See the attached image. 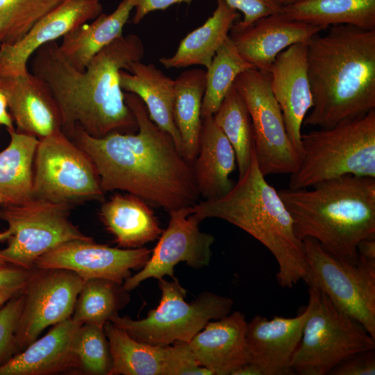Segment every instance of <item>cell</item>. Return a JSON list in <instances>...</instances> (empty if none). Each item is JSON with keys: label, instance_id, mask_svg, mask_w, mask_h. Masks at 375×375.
Returning <instances> with one entry per match:
<instances>
[{"label": "cell", "instance_id": "cell-43", "mask_svg": "<svg viewBox=\"0 0 375 375\" xmlns=\"http://www.w3.org/2000/svg\"><path fill=\"white\" fill-rule=\"evenodd\" d=\"M359 256L367 259L375 260V239H365L361 240L357 246Z\"/></svg>", "mask_w": 375, "mask_h": 375}, {"label": "cell", "instance_id": "cell-13", "mask_svg": "<svg viewBox=\"0 0 375 375\" xmlns=\"http://www.w3.org/2000/svg\"><path fill=\"white\" fill-rule=\"evenodd\" d=\"M85 281L62 269H37L24 289V301L14 347L22 350L47 327L71 318Z\"/></svg>", "mask_w": 375, "mask_h": 375}, {"label": "cell", "instance_id": "cell-45", "mask_svg": "<svg viewBox=\"0 0 375 375\" xmlns=\"http://www.w3.org/2000/svg\"><path fill=\"white\" fill-rule=\"evenodd\" d=\"M12 297H13L8 294H0V310L4 306V304Z\"/></svg>", "mask_w": 375, "mask_h": 375}, {"label": "cell", "instance_id": "cell-41", "mask_svg": "<svg viewBox=\"0 0 375 375\" xmlns=\"http://www.w3.org/2000/svg\"><path fill=\"white\" fill-rule=\"evenodd\" d=\"M134 4L135 13L132 22L137 24L152 11L165 10L175 3H190L194 0H132Z\"/></svg>", "mask_w": 375, "mask_h": 375}, {"label": "cell", "instance_id": "cell-36", "mask_svg": "<svg viewBox=\"0 0 375 375\" xmlns=\"http://www.w3.org/2000/svg\"><path fill=\"white\" fill-rule=\"evenodd\" d=\"M73 347L81 369L90 374L108 375L112 360L103 328L81 324L75 334Z\"/></svg>", "mask_w": 375, "mask_h": 375}, {"label": "cell", "instance_id": "cell-7", "mask_svg": "<svg viewBox=\"0 0 375 375\" xmlns=\"http://www.w3.org/2000/svg\"><path fill=\"white\" fill-rule=\"evenodd\" d=\"M308 286L310 312L292 359L294 374H328L342 361L374 350L375 339L361 324L337 308L322 291Z\"/></svg>", "mask_w": 375, "mask_h": 375}, {"label": "cell", "instance_id": "cell-44", "mask_svg": "<svg viewBox=\"0 0 375 375\" xmlns=\"http://www.w3.org/2000/svg\"><path fill=\"white\" fill-rule=\"evenodd\" d=\"M231 375H263V373L256 364L248 362L235 369Z\"/></svg>", "mask_w": 375, "mask_h": 375}, {"label": "cell", "instance_id": "cell-40", "mask_svg": "<svg viewBox=\"0 0 375 375\" xmlns=\"http://www.w3.org/2000/svg\"><path fill=\"white\" fill-rule=\"evenodd\" d=\"M33 272L32 269L22 267L0 268V294H8L12 297L24 290Z\"/></svg>", "mask_w": 375, "mask_h": 375}, {"label": "cell", "instance_id": "cell-46", "mask_svg": "<svg viewBox=\"0 0 375 375\" xmlns=\"http://www.w3.org/2000/svg\"><path fill=\"white\" fill-rule=\"evenodd\" d=\"M12 235L11 231L8 228L6 231L0 233V241L8 240Z\"/></svg>", "mask_w": 375, "mask_h": 375}, {"label": "cell", "instance_id": "cell-16", "mask_svg": "<svg viewBox=\"0 0 375 375\" xmlns=\"http://www.w3.org/2000/svg\"><path fill=\"white\" fill-rule=\"evenodd\" d=\"M151 253L146 247H111L93 240H72L39 257L33 267L62 269L75 272L84 281L103 278L122 285L131 271L142 268Z\"/></svg>", "mask_w": 375, "mask_h": 375}, {"label": "cell", "instance_id": "cell-11", "mask_svg": "<svg viewBox=\"0 0 375 375\" xmlns=\"http://www.w3.org/2000/svg\"><path fill=\"white\" fill-rule=\"evenodd\" d=\"M33 197L74 206L103 199L90 158L62 132L39 140L33 163Z\"/></svg>", "mask_w": 375, "mask_h": 375}, {"label": "cell", "instance_id": "cell-47", "mask_svg": "<svg viewBox=\"0 0 375 375\" xmlns=\"http://www.w3.org/2000/svg\"><path fill=\"white\" fill-rule=\"evenodd\" d=\"M283 6L291 5L299 0H279Z\"/></svg>", "mask_w": 375, "mask_h": 375}, {"label": "cell", "instance_id": "cell-10", "mask_svg": "<svg viewBox=\"0 0 375 375\" xmlns=\"http://www.w3.org/2000/svg\"><path fill=\"white\" fill-rule=\"evenodd\" d=\"M74 206L33 197L19 205L2 206L0 219L12 235L0 258L7 263L32 269L35 260L60 244L72 240H93L69 219Z\"/></svg>", "mask_w": 375, "mask_h": 375}, {"label": "cell", "instance_id": "cell-39", "mask_svg": "<svg viewBox=\"0 0 375 375\" xmlns=\"http://www.w3.org/2000/svg\"><path fill=\"white\" fill-rule=\"evenodd\" d=\"M328 374L332 375H374L375 353L369 350L359 353L342 361Z\"/></svg>", "mask_w": 375, "mask_h": 375}, {"label": "cell", "instance_id": "cell-37", "mask_svg": "<svg viewBox=\"0 0 375 375\" xmlns=\"http://www.w3.org/2000/svg\"><path fill=\"white\" fill-rule=\"evenodd\" d=\"M24 294L10 299L0 310V361L14 347L15 331L24 306Z\"/></svg>", "mask_w": 375, "mask_h": 375}, {"label": "cell", "instance_id": "cell-8", "mask_svg": "<svg viewBox=\"0 0 375 375\" xmlns=\"http://www.w3.org/2000/svg\"><path fill=\"white\" fill-rule=\"evenodd\" d=\"M158 286L159 304L145 318L134 320L116 314L110 321L139 342L166 346L189 342L210 321L230 314L233 306L231 299L210 292L187 303L186 290L176 280L160 278Z\"/></svg>", "mask_w": 375, "mask_h": 375}, {"label": "cell", "instance_id": "cell-17", "mask_svg": "<svg viewBox=\"0 0 375 375\" xmlns=\"http://www.w3.org/2000/svg\"><path fill=\"white\" fill-rule=\"evenodd\" d=\"M322 28L291 19L281 12L241 27L235 23L228 36L242 57L256 69L269 74L276 56L289 47L307 43Z\"/></svg>", "mask_w": 375, "mask_h": 375}, {"label": "cell", "instance_id": "cell-22", "mask_svg": "<svg viewBox=\"0 0 375 375\" xmlns=\"http://www.w3.org/2000/svg\"><path fill=\"white\" fill-rule=\"evenodd\" d=\"M247 326L244 315L239 311L210 321L188 342L197 362L214 375H231L250 362Z\"/></svg>", "mask_w": 375, "mask_h": 375}, {"label": "cell", "instance_id": "cell-34", "mask_svg": "<svg viewBox=\"0 0 375 375\" xmlns=\"http://www.w3.org/2000/svg\"><path fill=\"white\" fill-rule=\"evenodd\" d=\"M110 280L92 278L85 281L78 296L72 319L80 324H90L103 328L126 303L123 286Z\"/></svg>", "mask_w": 375, "mask_h": 375}, {"label": "cell", "instance_id": "cell-18", "mask_svg": "<svg viewBox=\"0 0 375 375\" xmlns=\"http://www.w3.org/2000/svg\"><path fill=\"white\" fill-rule=\"evenodd\" d=\"M102 12L99 0H67L39 20L19 41L0 46V76L26 73L29 59L40 47L96 19Z\"/></svg>", "mask_w": 375, "mask_h": 375}, {"label": "cell", "instance_id": "cell-19", "mask_svg": "<svg viewBox=\"0 0 375 375\" xmlns=\"http://www.w3.org/2000/svg\"><path fill=\"white\" fill-rule=\"evenodd\" d=\"M307 43L293 44L281 52L269 72L272 91L289 140L299 156L301 126L313 105L307 72Z\"/></svg>", "mask_w": 375, "mask_h": 375}, {"label": "cell", "instance_id": "cell-21", "mask_svg": "<svg viewBox=\"0 0 375 375\" xmlns=\"http://www.w3.org/2000/svg\"><path fill=\"white\" fill-rule=\"evenodd\" d=\"M0 89L6 96L17 131L38 140L62 132L56 100L44 83L31 72L0 76Z\"/></svg>", "mask_w": 375, "mask_h": 375}, {"label": "cell", "instance_id": "cell-24", "mask_svg": "<svg viewBox=\"0 0 375 375\" xmlns=\"http://www.w3.org/2000/svg\"><path fill=\"white\" fill-rule=\"evenodd\" d=\"M236 165L235 151L213 117L203 118L199 151L192 164L200 197L212 199L229 192L234 185L230 175Z\"/></svg>", "mask_w": 375, "mask_h": 375}, {"label": "cell", "instance_id": "cell-49", "mask_svg": "<svg viewBox=\"0 0 375 375\" xmlns=\"http://www.w3.org/2000/svg\"><path fill=\"white\" fill-rule=\"evenodd\" d=\"M3 200L2 197H1V196L0 195V205H3Z\"/></svg>", "mask_w": 375, "mask_h": 375}, {"label": "cell", "instance_id": "cell-27", "mask_svg": "<svg viewBox=\"0 0 375 375\" xmlns=\"http://www.w3.org/2000/svg\"><path fill=\"white\" fill-rule=\"evenodd\" d=\"M133 8L132 0H122L112 12H102L92 23L72 30L59 44L61 53L72 66L84 71L98 53L123 35Z\"/></svg>", "mask_w": 375, "mask_h": 375}, {"label": "cell", "instance_id": "cell-6", "mask_svg": "<svg viewBox=\"0 0 375 375\" xmlns=\"http://www.w3.org/2000/svg\"><path fill=\"white\" fill-rule=\"evenodd\" d=\"M290 189L308 188L345 175L375 178V109L328 128L301 133Z\"/></svg>", "mask_w": 375, "mask_h": 375}, {"label": "cell", "instance_id": "cell-9", "mask_svg": "<svg viewBox=\"0 0 375 375\" xmlns=\"http://www.w3.org/2000/svg\"><path fill=\"white\" fill-rule=\"evenodd\" d=\"M302 241L308 265L303 281L322 291L375 339V260L358 255L351 263L330 254L313 238Z\"/></svg>", "mask_w": 375, "mask_h": 375}, {"label": "cell", "instance_id": "cell-15", "mask_svg": "<svg viewBox=\"0 0 375 375\" xmlns=\"http://www.w3.org/2000/svg\"><path fill=\"white\" fill-rule=\"evenodd\" d=\"M112 365L108 375H209L188 342L153 345L139 342L110 321L103 326Z\"/></svg>", "mask_w": 375, "mask_h": 375}, {"label": "cell", "instance_id": "cell-30", "mask_svg": "<svg viewBox=\"0 0 375 375\" xmlns=\"http://www.w3.org/2000/svg\"><path fill=\"white\" fill-rule=\"evenodd\" d=\"M206 70L183 72L175 81L173 117L181 140V154L190 165L195 160L202 124L201 106Z\"/></svg>", "mask_w": 375, "mask_h": 375}, {"label": "cell", "instance_id": "cell-26", "mask_svg": "<svg viewBox=\"0 0 375 375\" xmlns=\"http://www.w3.org/2000/svg\"><path fill=\"white\" fill-rule=\"evenodd\" d=\"M99 216L122 248L142 247L158 239L162 232L149 203L129 193L115 194L103 202Z\"/></svg>", "mask_w": 375, "mask_h": 375}, {"label": "cell", "instance_id": "cell-3", "mask_svg": "<svg viewBox=\"0 0 375 375\" xmlns=\"http://www.w3.org/2000/svg\"><path fill=\"white\" fill-rule=\"evenodd\" d=\"M307 43L313 105L303 124L328 128L375 109V30L328 28Z\"/></svg>", "mask_w": 375, "mask_h": 375}, {"label": "cell", "instance_id": "cell-31", "mask_svg": "<svg viewBox=\"0 0 375 375\" xmlns=\"http://www.w3.org/2000/svg\"><path fill=\"white\" fill-rule=\"evenodd\" d=\"M281 13L324 30L339 24L375 30V0H299Z\"/></svg>", "mask_w": 375, "mask_h": 375}, {"label": "cell", "instance_id": "cell-1", "mask_svg": "<svg viewBox=\"0 0 375 375\" xmlns=\"http://www.w3.org/2000/svg\"><path fill=\"white\" fill-rule=\"evenodd\" d=\"M124 100L135 117L137 133L94 138L75 127L67 135L92 160L103 192L125 191L167 212L198 203L192 165L171 135L151 120L139 97L124 92Z\"/></svg>", "mask_w": 375, "mask_h": 375}, {"label": "cell", "instance_id": "cell-5", "mask_svg": "<svg viewBox=\"0 0 375 375\" xmlns=\"http://www.w3.org/2000/svg\"><path fill=\"white\" fill-rule=\"evenodd\" d=\"M192 214L201 222L224 219L261 242L278 266L276 278L283 288H292L307 274L303 241L295 234L293 221L278 191L260 172L254 149L245 174L226 194L199 201Z\"/></svg>", "mask_w": 375, "mask_h": 375}, {"label": "cell", "instance_id": "cell-38", "mask_svg": "<svg viewBox=\"0 0 375 375\" xmlns=\"http://www.w3.org/2000/svg\"><path fill=\"white\" fill-rule=\"evenodd\" d=\"M228 6L240 10L243 19L235 24L247 26L257 19L281 12L283 6L279 0H222Z\"/></svg>", "mask_w": 375, "mask_h": 375}, {"label": "cell", "instance_id": "cell-12", "mask_svg": "<svg viewBox=\"0 0 375 375\" xmlns=\"http://www.w3.org/2000/svg\"><path fill=\"white\" fill-rule=\"evenodd\" d=\"M233 85L250 114L253 149L262 174L266 176L294 173L299 156L288 136L281 110L271 89L269 74L249 69L238 75Z\"/></svg>", "mask_w": 375, "mask_h": 375}, {"label": "cell", "instance_id": "cell-28", "mask_svg": "<svg viewBox=\"0 0 375 375\" xmlns=\"http://www.w3.org/2000/svg\"><path fill=\"white\" fill-rule=\"evenodd\" d=\"M217 2L212 15L181 41L173 56L159 59L165 68L202 65L207 69L210 67L217 51L228 38L239 17L237 10L224 1L217 0Z\"/></svg>", "mask_w": 375, "mask_h": 375}, {"label": "cell", "instance_id": "cell-35", "mask_svg": "<svg viewBox=\"0 0 375 375\" xmlns=\"http://www.w3.org/2000/svg\"><path fill=\"white\" fill-rule=\"evenodd\" d=\"M67 0H0V46L19 41L39 20Z\"/></svg>", "mask_w": 375, "mask_h": 375}, {"label": "cell", "instance_id": "cell-23", "mask_svg": "<svg viewBox=\"0 0 375 375\" xmlns=\"http://www.w3.org/2000/svg\"><path fill=\"white\" fill-rule=\"evenodd\" d=\"M81 325L72 317L53 325L42 338L0 365V375H49L81 369L73 347Z\"/></svg>", "mask_w": 375, "mask_h": 375}, {"label": "cell", "instance_id": "cell-29", "mask_svg": "<svg viewBox=\"0 0 375 375\" xmlns=\"http://www.w3.org/2000/svg\"><path fill=\"white\" fill-rule=\"evenodd\" d=\"M10 141L0 152V195L2 206L19 205L33 198V163L39 140L8 130Z\"/></svg>", "mask_w": 375, "mask_h": 375}, {"label": "cell", "instance_id": "cell-2", "mask_svg": "<svg viewBox=\"0 0 375 375\" xmlns=\"http://www.w3.org/2000/svg\"><path fill=\"white\" fill-rule=\"evenodd\" d=\"M144 47L138 35H122L98 53L84 71L72 66L56 41L40 47L31 56V73L42 80L56 100L62 132L79 127L94 138L112 132L138 131L135 117L124 100L119 73L140 61Z\"/></svg>", "mask_w": 375, "mask_h": 375}, {"label": "cell", "instance_id": "cell-20", "mask_svg": "<svg viewBox=\"0 0 375 375\" xmlns=\"http://www.w3.org/2000/svg\"><path fill=\"white\" fill-rule=\"evenodd\" d=\"M310 312L308 305L294 317L274 316L269 320L256 315L247 322L246 339L250 362L256 364L263 375L294 374L292 359Z\"/></svg>", "mask_w": 375, "mask_h": 375}, {"label": "cell", "instance_id": "cell-50", "mask_svg": "<svg viewBox=\"0 0 375 375\" xmlns=\"http://www.w3.org/2000/svg\"></svg>", "mask_w": 375, "mask_h": 375}, {"label": "cell", "instance_id": "cell-32", "mask_svg": "<svg viewBox=\"0 0 375 375\" xmlns=\"http://www.w3.org/2000/svg\"><path fill=\"white\" fill-rule=\"evenodd\" d=\"M212 117L235 151L239 177H241L251 163L254 135L247 105L233 85Z\"/></svg>", "mask_w": 375, "mask_h": 375}, {"label": "cell", "instance_id": "cell-42", "mask_svg": "<svg viewBox=\"0 0 375 375\" xmlns=\"http://www.w3.org/2000/svg\"><path fill=\"white\" fill-rule=\"evenodd\" d=\"M8 101L4 92L0 89V124L4 125L7 130L13 129L12 119L7 111Z\"/></svg>", "mask_w": 375, "mask_h": 375}, {"label": "cell", "instance_id": "cell-33", "mask_svg": "<svg viewBox=\"0 0 375 375\" xmlns=\"http://www.w3.org/2000/svg\"><path fill=\"white\" fill-rule=\"evenodd\" d=\"M254 67L242 57L228 36L206 69L201 118L213 116L238 75Z\"/></svg>", "mask_w": 375, "mask_h": 375}, {"label": "cell", "instance_id": "cell-48", "mask_svg": "<svg viewBox=\"0 0 375 375\" xmlns=\"http://www.w3.org/2000/svg\"><path fill=\"white\" fill-rule=\"evenodd\" d=\"M7 266V262L0 258V268L5 267Z\"/></svg>", "mask_w": 375, "mask_h": 375}, {"label": "cell", "instance_id": "cell-25", "mask_svg": "<svg viewBox=\"0 0 375 375\" xmlns=\"http://www.w3.org/2000/svg\"><path fill=\"white\" fill-rule=\"evenodd\" d=\"M119 82L124 92L140 97L151 120L171 135L181 153V136L173 117L175 81L153 64L140 60L120 71Z\"/></svg>", "mask_w": 375, "mask_h": 375}, {"label": "cell", "instance_id": "cell-14", "mask_svg": "<svg viewBox=\"0 0 375 375\" xmlns=\"http://www.w3.org/2000/svg\"><path fill=\"white\" fill-rule=\"evenodd\" d=\"M167 228L162 231L158 242L142 269L126 278L123 285L128 292L146 279H160L174 275V267L181 262L200 269L210 263L211 246L215 238L200 231L201 222L192 214V206L170 210Z\"/></svg>", "mask_w": 375, "mask_h": 375}, {"label": "cell", "instance_id": "cell-4", "mask_svg": "<svg viewBox=\"0 0 375 375\" xmlns=\"http://www.w3.org/2000/svg\"><path fill=\"white\" fill-rule=\"evenodd\" d=\"M278 193L296 235L316 240L338 258L356 262L358 244L375 239V178L345 175Z\"/></svg>", "mask_w": 375, "mask_h": 375}]
</instances>
